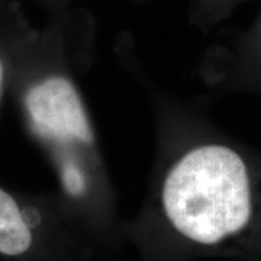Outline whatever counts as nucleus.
<instances>
[{"instance_id":"nucleus-2","label":"nucleus","mask_w":261,"mask_h":261,"mask_svg":"<svg viewBox=\"0 0 261 261\" xmlns=\"http://www.w3.org/2000/svg\"><path fill=\"white\" fill-rule=\"evenodd\" d=\"M92 19L82 10L53 15L35 32L38 71L22 93L28 126L56 171L60 197L74 207H99L113 197L99 138L83 93L75 82V63L92 47Z\"/></svg>"},{"instance_id":"nucleus-5","label":"nucleus","mask_w":261,"mask_h":261,"mask_svg":"<svg viewBox=\"0 0 261 261\" xmlns=\"http://www.w3.org/2000/svg\"><path fill=\"white\" fill-rule=\"evenodd\" d=\"M5 77H6V65H5L3 57L0 56V93H2L3 84H5Z\"/></svg>"},{"instance_id":"nucleus-4","label":"nucleus","mask_w":261,"mask_h":261,"mask_svg":"<svg viewBox=\"0 0 261 261\" xmlns=\"http://www.w3.org/2000/svg\"><path fill=\"white\" fill-rule=\"evenodd\" d=\"M48 9L51 10V13H60L64 10L71 9V5L74 0H41Z\"/></svg>"},{"instance_id":"nucleus-1","label":"nucleus","mask_w":261,"mask_h":261,"mask_svg":"<svg viewBox=\"0 0 261 261\" xmlns=\"http://www.w3.org/2000/svg\"><path fill=\"white\" fill-rule=\"evenodd\" d=\"M148 197L166 224L203 248L261 237V149L224 134L193 112L161 125Z\"/></svg>"},{"instance_id":"nucleus-3","label":"nucleus","mask_w":261,"mask_h":261,"mask_svg":"<svg viewBox=\"0 0 261 261\" xmlns=\"http://www.w3.org/2000/svg\"><path fill=\"white\" fill-rule=\"evenodd\" d=\"M237 2L238 0H193L190 6V19L197 27L206 28L224 18Z\"/></svg>"}]
</instances>
